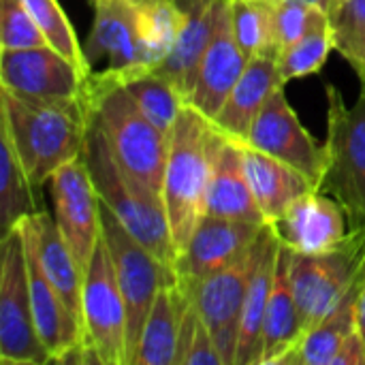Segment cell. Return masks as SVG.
<instances>
[{"label":"cell","instance_id":"1","mask_svg":"<svg viewBox=\"0 0 365 365\" xmlns=\"http://www.w3.org/2000/svg\"><path fill=\"white\" fill-rule=\"evenodd\" d=\"M0 115V130L9 135L34 188L83 154L88 133L83 98H38L2 88Z\"/></svg>","mask_w":365,"mask_h":365},{"label":"cell","instance_id":"2","mask_svg":"<svg viewBox=\"0 0 365 365\" xmlns=\"http://www.w3.org/2000/svg\"><path fill=\"white\" fill-rule=\"evenodd\" d=\"M220 139L222 133L212 120L186 103L169 137L160 192L175 257L184 250L195 227L205 216L207 188Z\"/></svg>","mask_w":365,"mask_h":365},{"label":"cell","instance_id":"3","mask_svg":"<svg viewBox=\"0 0 365 365\" xmlns=\"http://www.w3.org/2000/svg\"><path fill=\"white\" fill-rule=\"evenodd\" d=\"M83 160L101 203L126 227L128 233H133L148 250H152L163 261V265L173 272L175 250L163 197L133 178L120 165L90 111Z\"/></svg>","mask_w":365,"mask_h":365},{"label":"cell","instance_id":"4","mask_svg":"<svg viewBox=\"0 0 365 365\" xmlns=\"http://www.w3.org/2000/svg\"><path fill=\"white\" fill-rule=\"evenodd\" d=\"M83 101L120 165L160 195L169 137L148 120L122 83L88 75Z\"/></svg>","mask_w":365,"mask_h":365},{"label":"cell","instance_id":"5","mask_svg":"<svg viewBox=\"0 0 365 365\" xmlns=\"http://www.w3.org/2000/svg\"><path fill=\"white\" fill-rule=\"evenodd\" d=\"M321 190L349 214L351 229L365 227V83L353 105L336 86H327V141Z\"/></svg>","mask_w":365,"mask_h":365},{"label":"cell","instance_id":"6","mask_svg":"<svg viewBox=\"0 0 365 365\" xmlns=\"http://www.w3.org/2000/svg\"><path fill=\"white\" fill-rule=\"evenodd\" d=\"M291 252V287L304 334L317 327L355 287L365 272V227L323 255Z\"/></svg>","mask_w":365,"mask_h":365},{"label":"cell","instance_id":"7","mask_svg":"<svg viewBox=\"0 0 365 365\" xmlns=\"http://www.w3.org/2000/svg\"><path fill=\"white\" fill-rule=\"evenodd\" d=\"M101 233L109 248L115 278L126 304V351H128V365H133L143 323L150 314V308L169 280H173V272L163 265V261L148 250L126 227L101 203Z\"/></svg>","mask_w":365,"mask_h":365},{"label":"cell","instance_id":"8","mask_svg":"<svg viewBox=\"0 0 365 365\" xmlns=\"http://www.w3.org/2000/svg\"><path fill=\"white\" fill-rule=\"evenodd\" d=\"M81 325H83V351H86L83 361L128 365L126 304L103 233L98 237L90 265L83 274Z\"/></svg>","mask_w":365,"mask_h":365},{"label":"cell","instance_id":"9","mask_svg":"<svg viewBox=\"0 0 365 365\" xmlns=\"http://www.w3.org/2000/svg\"><path fill=\"white\" fill-rule=\"evenodd\" d=\"M0 361L4 365L51 361L34 327L26 242L19 225L4 233L0 242Z\"/></svg>","mask_w":365,"mask_h":365},{"label":"cell","instance_id":"10","mask_svg":"<svg viewBox=\"0 0 365 365\" xmlns=\"http://www.w3.org/2000/svg\"><path fill=\"white\" fill-rule=\"evenodd\" d=\"M94 9L92 32L86 43L90 75L124 83L154 71L143 45L137 13L130 0H90Z\"/></svg>","mask_w":365,"mask_h":365},{"label":"cell","instance_id":"11","mask_svg":"<svg viewBox=\"0 0 365 365\" xmlns=\"http://www.w3.org/2000/svg\"><path fill=\"white\" fill-rule=\"evenodd\" d=\"M248 145L291 165L304 173L310 184L321 190L325 175V145H321L299 122L295 109L287 101L284 88L276 90L252 124Z\"/></svg>","mask_w":365,"mask_h":365},{"label":"cell","instance_id":"12","mask_svg":"<svg viewBox=\"0 0 365 365\" xmlns=\"http://www.w3.org/2000/svg\"><path fill=\"white\" fill-rule=\"evenodd\" d=\"M53 218L81 274H86L101 237V199L83 154L60 167L51 178Z\"/></svg>","mask_w":365,"mask_h":365},{"label":"cell","instance_id":"13","mask_svg":"<svg viewBox=\"0 0 365 365\" xmlns=\"http://www.w3.org/2000/svg\"><path fill=\"white\" fill-rule=\"evenodd\" d=\"M263 227V222L218 218L205 214L195 227L184 250L175 257V280L186 287H195L216 272L233 265L255 246Z\"/></svg>","mask_w":365,"mask_h":365},{"label":"cell","instance_id":"14","mask_svg":"<svg viewBox=\"0 0 365 365\" xmlns=\"http://www.w3.org/2000/svg\"><path fill=\"white\" fill-rule=\"evenodd\" d=\"M255 261H257V242L233 265L216 272L214 276L201 280L195 287H188L192 291L197 310L203 323L207 325L225 365H235L242 310H244V299H246Z\"/></svg>","mask_w":365,"mask_h":365},{"label":"cell","instance_id":"15","mask_svg":"<svg viewBox=\"0 0 365 365\" xmlns=\"http://www.w3.org/2000/svg\"><path fill=\"white\" fill-rule=\"evenodd\" d=\"M86 75L49 45L0 49V83L38 98H83Z\"/></svg>","mask_w":365,"mask_h":365},{"label":"cell","instance_id":"16","mask_svg":"<svg viewBox=\"0 0 365 365\" xmlns=\"http://www.w3.org/2000/svg\"><path fill=\"white\" fill-rule=\"evenodd\" d=\"M272 229L282 246L299 255H323L338 248L351 233L349 214L325 190H308L297 197Z\"/></svg>","mask_w":365,"mask_h":365},{"label":"cell","instance_id":"17","mask_svg":"<svg viewBox=\"0 0 365 365\" xmlns=\"http://www.w3.org/2000/svg\"><path fill=\"white\" fill-rule=\"evenodd\" d=\"M248 56L240 47L231 26V0H218L216 26L210 45L201 58L188 105L199 109L210 120L218 113L229 92L248 66Z\"/></svg>","mask_w":365,"mask_h":365},{"label":"cell","instance_id":"18","mask_svg":"<svg viewBox=\"0 0 365 365\" xmlns=\"http://www.w3.org/2000/svg\"><path fill=\"white\" fill-rule=\"evenodd\" d=\"M280 88H284V81L278 68V60L272 56L250 58L248 66L229 92L227 101L212 118V124L225 137L246 143L252 124L257 122L265 103Z\"/></svg>","mask_w":365,"mask_h":365},{"label":"cell","instance_id":"19","mask_svg":"<svg viewBox=\"0 0 365 365\" xmlns=\"http://www.w3.org/2000/svg\"><path fill=\"white\" fill-rule=\"evenodd\" d=\"M278 255H280V240L276 237L272 225H265L257 240V261L244 299L235 365H259L261 361L263 323H265V312H267L274 276L278 267Z\"/></svg>","mask_w":365,"mask_h":365},{"label":"cell","instance_id":"20","mask_svg":"<svg viewBox=\"0 0 365 365\" xmlns=\"http://www.w3.org/2000/svg\"><path fill=\"white\" fill-rule=\"evenodd\" d=\"M205 214L218 216V218H233V220L267 225L263 218V212L252 195L248 175H246L242 143L233 141L225 135H222L216 156H214Z\"/></svg>","mask_w":365,"mask_h":365},{"label":"cell","instance_id":"21","mask_svg":"<svg viewBox=\"0 0 365 365\" xmlns=\"http://www.w3.org/2000/svg\"><path fill=\"white\" fill-rule=\"evenodd\" d=\"M186 13L180 36L165 56V60L154 68L160 77L171 81L186 98H190L201 58L210 45L216 26V4L218 0H178Z\"/></svg>","mask_w":365,"mask_h":365},{"label":"cell","instance_id":"22","mask_svg":"<svg viewBox=\"0 0 365 365\" xmlns=\"http://www.w3.org/2000/svg\"><path fill=\"white\" fill-rule=\"evenodd\" d=\"M24 235L34 246V252L38 257V263L49 278V282L58 289L64 304L71 308V312L81 323V293H83V274L62 237L56 218H51L47 212H36L34 216L19 222ZM83 327V325H81Z\"/></svg>","mask_w":365,"mask_h":365},{"label":"cell","instance_id":"23","mask_svg":"<svg viewBox=\"0 0 365 365\" xmlns=\"http://www.w3.org/2000/svg\"><path fill=\"white\" fill-rule=\"evenodd\" d=\"M304 336L299 310L291 287V252L280 244L278 267L263 323V344L259 365H282L287 355L299 344Z\"/></svg>","mask_w":365,"mask_h":365},{"label":"cell","instance_id":"24","mask_svg":"<svg viewBox=\"0 0 365 365\" xmlns=\"http://www.w3.org/2000/svg\"><path fill=\"white\" fill-rule=\"evenodd\" d=\"M244 152V167L252 188V195L263 212L267 225L284 214V210L308 190H317L310 180L293 169L291 165L248 145L242 143Z\"/></svg>","mask_w":365,"mask_h":365},{"label":"cell","instance_id":"25","mask_svg":"<svg viewBox=\"0 0 365 365\" xmlns=\"http://www.w3.org/2000/svg\"><path fill=\"white\" fill-rule=\"evenodd\" d=\"M188 299L190 289L180 280L173 278L163 284L143 323L133 365H175L178 338Z\"/></svg>","mask_w":365,"mask_h":365},{"label":"cell","instance_id":"26","mask_svg":"<svg viewBox=\"0 0 365 365\" xmlns=\"http://www.w3.org/2000/svg\"><path fill=\"white\" fill-rule=\"evenodd\" d=\"M364 276V274H361ZM361 278L346 293V297L287 355L282 365H331L342 344L359 329L357 325V297Z\"/></svg>","mask_w":365,"mask_h":365},{"label":"cell","instance_id":"27","mask_svg":"<svg viewBox=\"0 0 365 365\" xmlns=\"http://www.w3.org/2000/svg\"><path fill=\"white\" fill-rule=\"evenodd\" d=\"M0 229L2 235L17 227L21 220L41 212L34 186L13 150V143L4 130H0Z\"/></svg>","mask_w":365,"mask_h":365},{"label":"cell","instance_id":"28","mask_svg":"<svg viewBox=\"0 0 365 365\" xmlns=\"http://www.w3.org/2000/svg\"><path fill=\"white\" fill-rule=\"evenodd\" d=\"M124 90L130 94V98L137 103V107L148 115V120L167 137H171V130L178 122L180 111L186 105L184 94L165 77H160L154 71L135 75L126 79Z\"/></svg>","mask_w":365,"mask_h":365},{"label":"cell","instance_id":"29","mask_svg":"<svg viewBox=\"0 0 365 365\" xmlns=\"http://www.w3.org/2000/svg\"><path fill=\"white\" fill-rule=\"evenodd\" d=\"M152 66L156 68L182 32L186 13L178 0H130Z\"/></svg>","mask_w":365,"mask_h":365},{"label":"cell","instance_id":"30","mask_svg":"<svg viewBox=\"0 0 365 365\" xmlns=\"http://www.w3.org/2000/svg\"><path fill=\"white\" fill-rule=\"evenodd\" d=\"M231 26L235 41L248 58L272 56L278 60L274 43V0H231Z\"/></svg>","mask_w":365,"mask_h":365},{"label":"cell","instance_id":"31","mask_svg":"<svg viewBox=\"0 0 365 365\" xmlns=\"http://www.w3.org/2000/svg\"><path fill=\"white\" fill-rule=\"evenodd\" d=\"M327 17L336 51L365 83V0H331Z\"/></svg>","mask_w":365,"mask_h":365},{"label":"cell","instance_id":"32","mask_svg":"<svg viewBox=\"0 0 365 365\" xmlns=\"http://www.w3.org/2000/svg\"><path fill=\"white\" fill-rule=\"evenodd\" d=\"M331 49H336L334 32L329 26V17H325L278 56V68L282 81L287 83L291 79H302L319 73L327 62Z\"/></svg>","mask_w":365,"mask_h":365},{"label":"cell","instance_id":"33","mask_svg":"<svg viewBox=\"0 0 365 365\" xmlns=\"http://www.w3.org/2000/svg\"><path fill=\"white\" fill-rule=\"evenodd\" d=\"M32 19L45 36V43L71 60L86 77L90 75V64L86 51L75 34V28L58 0H24Z\"/></svg>","mask_w":365,"mask_h":365},{"label":"cell","instance_id":"34","mask_svg":"<svg viewBox=\"0 0 365 365\" xmlns=\"http://www.w3.org/2000/svg\"><path fill=\"white\" fill-rule=\"evenodd\" d=\"M327 17V11L302 0H274V43L278 56Z\"/></svg>","mask_w":365,"mask_h":365},{"label":"cell","instance_id":"35","mask_svg":"<svg viewBox=\"0 0 365 365\" xmlns=\"http://www.w3.org/2000/svg\"><path fill=\"white\" fill-rule=\"evenodd\" d=\"M47 45L24 0H0V49Z\"/></svg>","mask_w":365,"mask_h":365},{"label":"cell","instance_id":"36","mask_svg":"<svg viewBox=\"0 0 365 365\" xmlns=\"http://www.w3.org/2000/svg\"><path fill=\"white\" fill-rule=\"evenodd\" d=\"M331 365H365V340L359 329L342 344Z\"/></svg>","mask_w":365,"mask_h":365},{"label":"cell","instance_id":"37","mask_svg":"<svg viewBox=\"0 0 365 365\" xmlns=\"http://www.w3.org/2000/svg\"><path fill=\"white\" fill-rule=\"evenodd\" d=\"M357 325L359 331L365 340V272L361 276V284H359V297H357Z\"/></svg>","mask_w":365,"mask_h":365},{"label":"cell","instance_id":"38","mask_svg":"<svg viewBox=\"0 0 365 365\" xmlns=\"http://www.w3.org/2000/svg\"><path fill=\"white\" fill-rule=\"evenodd\" d=\"M302 2H310V4H317V6H321V9H325V11H327V6H329V2H331V0H302Z\"/></svg>","mask_w":365,"mask_h":365}]
</instances>
